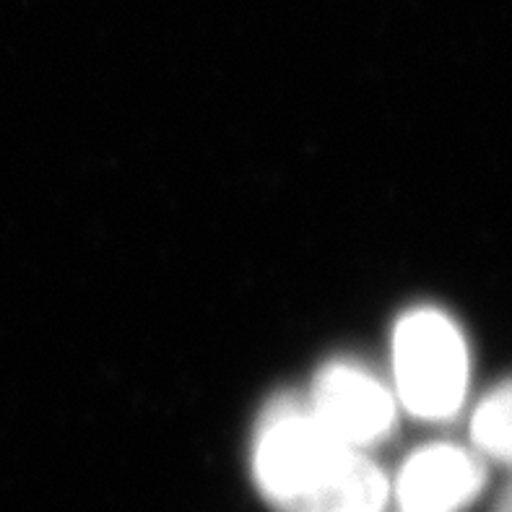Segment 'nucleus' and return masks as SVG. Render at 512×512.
Masks as SVG:
<instances>
[{
    "label": "nucleus",
    "instance_id": "f257e3e1",
    "mask_svg": "<svg viewBox=\"0 0 512 512\" xmlns=\"http://www.w3.org/2000/svg\"><path fill=\"white\" fill-rule=\"evenodd\" d=\"M260 494L281 512H383L390 484L372 458L333 437L310 403L271 401L253 442Z\"/></svg>",
    "mask_w": 512,
    "mask_h": 512
},
{
    "label": "nucleus",
    "instance_id": "f03ea898",
    "mask_svg": "<svg viewBox=\"0 0 512 512\" xmlns=\"http://www.w3.org/2000/svg\"><path fill=\"white\" fill-rule=\"evenodd\" d=\"M396 385L406 411L427 422L458 414L468 390V346L461 328L440 310L406 312L393 333Z\"/></svg>",
    "mask_w": 512,
    "mask_h": 512
},
{
    "label": "nucleus",
    "instance_id": "7ed1b4c3",
    "mask_svg": "<svg viewBox=\"0 0 512 512\" xmlns=\"http://www.w3.org/2000/svg\"><path fill=\"white\" fill-rule=\"evenodd\" d=\"M312 414L354 450L385 440L396 427V398L375 375L349 362H331L312 383Z\"/></svg>",
    "mask_w": 512,
    "mask_h": 512
},
{
    "label": "nucleus",
    "instance_id": "20e7f679",
    "mask_svg": "<svg viewBox=\"0 0 512 512\" xmlns=\"http://www.w3.org/2000/svg\"><path fill=\"white\" fill-rule=\"evenodd\" d=\"M487 487V463L476 450L435 442L411 453L396 479L401 512H463Z\"/></svg>",
    "mask_w": 512,
    "mask_h": 512
},
{
    "label": "nucleus",
    "instance_id": "39448f33",
    "mask_svg": "<svg viewBox=\"0 0 512 512\" xmlns=\"http://www.w3.org/2000/svg\"><path fill=\"white\" fill-rule=\"evenodd\" d=\"M471 440L481 458L512 468V380L481 398L471 416Z\"/></svg>",
    "mask_w": 512,
    "mask_h": 512
},
{
    "label": "nucleus",
    "instance_id": "423d86ee",
    "mask_svg": "<svg viewBox=\"0 0 512 512\" xmlns=\"http://www.w3.org/2000/svg\"><path fill=\"white\" fill-rule=\"evenodd\" d=\"M492 512H512V481L507 484V489L502 492V497L497 500V505H494Z\"/></svg>",
    "mask_w": 512,
    "mask_h": 512
}]
</instances>
